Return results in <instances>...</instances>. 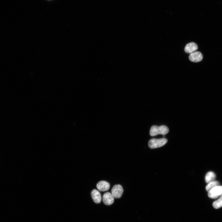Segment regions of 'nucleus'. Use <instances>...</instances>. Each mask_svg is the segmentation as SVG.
<instances>
[{"instance_id": "7ed1b4c3", "label": "nucleus", "mask_w": 222, "mask_h": 222, "mask_svg": "<svg viewBox=\"0 0 222 222\" xmlns=\"http://www.w3.org/2000/svg\"><path fill=\"white\" fill-rule=\"evenodd\" d=\"M209 197L212 199H215L222 194V186H218L213 188L208 192Z\"/></svg>"}, {"instance_id": "f03ea898", "label": "nucleus", "mask_w": 222, "mask_h": 222, "mask_svg": "<svg viewBox=\"0 0 222 222\" xmlns=\"http://www.w3.org/2000/svg\"><path fill=\"white\" fill-rule=\"evenodd\" d=\"M167 142V140L165 138L158 139H153L149 141L148 146L151 149L159 148L164 145Z\"/></svg>"}, {"instance_id": "423d86ee", "label": "nucleus", "mask_w": 222, "mask_h": 222, "mask_svg": "<svg viewBox=\"0 0 222 222\" xmlns=\"http://www.w3.org/2000/svg\"><path fill=\"white\" fill-rule=\"evenodd\" d=\"M203 58V56L201 53L196 52L191 54L189 57L190 60L194 62H198L201 61Z\"/></svg>"}, {"instance_id": "39448f33", "label": "nucleus", "mask_w": 222, "mask_h": 222, "mask_svg": "<svg viewBox=\"0 0 222 222\" xmlns=\"http://www.w3.org/2000/svg\"><path fill=\"white\" fill-rule=\"evenodd\" d=\"M102 200L105 204L107 206H110L113 203L114 198L111 193L107 192L102 197Z\"/></svg>"}, {"instance_id": "6e6552de", "label": "nucleus", "mask_w": 222, "mask_h": 222, "mask_svg": "<svg viewBox=\"0 0 222 222\" xmlns=\"http://www.w3.org/2000/svg\"><path fill=\"white\" fill-rule=\"evenodd\" d=\"M198 49L196 44L192 42L187 44L184 48L185 52L187 54H191L195 52Z\"/></svg>"}, {"instance_id": "f8f14e48", "label": "nucleus", "mask_w": 222, "mask_h": 222, "mask_svg": "<svg viewBox=\"0 0 222 222\" xmlns=\"http://www.w3.org/2000/svg\"><path fill=\"white\" fill-rule=\"evenodd\" d=\"M213 207L216 209L222 207V194L218 200L213 203Z\"/></svg>"}, {"instance_id": "20e7f679", "label": "nucleus", "mask_w": 222, "mask_h": 222, "mask_svg": "<svg viewBox=\"0 0 222 222\" xmlns=\"http://www.w3.org/2000/svg\"><path fill=\"white\" fill-rule=\"evenodd\" d=\"M124 192L123 187L120 185H115L112 187L111 194L114 198L118 199L121 197Z\"/></svg>"}, {"instance_id": "9b49d317", "label": "nucleus", "mask_w": 222, "mask_h": 222, "mask_svg": "<svg viewBox=\"0 0 222 222\" xmlns=\"http://www.w3.org/2000/svg\"><path fill=\"white\" fill-rule=\"evenodd\" d=\"M219 182L216 181H214L209 183L206 187V190L208 192H209L214 187L219 185Z\"/></svg>"}, {"instance_id": "1a4fd4ad", "label": "nucleus", "mask_w": 222, "mask_h": 222, "mask_svg": "<svg viewBox=\"0 0 222 222\" xmlns=\"http://www.w3.org/2000/svg\"><path fill=\"white\" fill-rule=\"evenodd\" d=\"M91 196L94 201L96 204L100 203L101 197L100 193L97 190H94L91 192Z\"/></svg>"}, {"instance_id": "9d476101", "label": "nucleus", "mask_w": 222, "mask_h": 222, "mask_svg": "<svg viewBox=\"0 0 222 222\" xmlns=\"http://www.w3.org/2000/svg\"><path fill=\"white\" fill-rule=\"evenodd\" d=\"M216 175L214 173L212 172H209L207 173L206 176V182L207 183H209L214 181Z\"/></svg>"}, {"instance_id": "f257e3e1", "label": "nucleus", "mask_w": 222, "mask_h": 222, "mask_svg": "<svg viewBox=\"0 0 222 222\" xmlns=\"http://www.w3.org/2000/svg\"><path fill=\"white\" fill-rule=\"evenodd\" d=\"M169 131V129L167 127L164 125L160 126L154 125L151 127L150 129V134L152 136H156L161 134L165 135Z\"/></svg>"}, {"instance_id": "0eeeda50", "label": "nucleus", "mask_w": 222, "mask_h": 222, "mask_svg": "<svg viewBox=\"0 0 222 222\" xmlns=\"http://www.w3.org/2000/svg\"><path fill=\"white\" fill-rule=\"evenodd\" d=\"M110 185L108 182L105 181H101L98 183L97 187L100 191L104 192L108 191L110 189Z\"/></svg>"}]
</instances>
